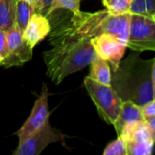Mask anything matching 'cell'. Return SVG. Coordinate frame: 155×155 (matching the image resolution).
<instances>
[{
  "label": "cell",
  "mask_w": 155,
  "mask_h": 155,
  "mask_svg": "<svg viewBox=\"0 0 155 155\" xmlns=\"http://www.w3.org/2000/svg\"><path fill=\"white\" fill-rule=\"evenodd\" d=\"M108 14L106 9L94 13L67 10L50 20L49 43L52 48L43 55L46 74L55 84L90 65L98 57L91 40L104 33L103 24Z\"/></svg>",
  "instance_id": "cell-1"
},
{
  "label": "cell",
  "mask_w": 155,
  "mask_h": 155,
  "mask_svg": "<svg viewBox=\"0 0 155 155\" xmlns=\"http://www.w3.org/2000/svg\"><path fill=\"white\" fill-rule=\"evenodd\" d=\"M153 59L143 60L139 54H131L112 70L111 86L122 101L129 100L143 106L153 99Z\"/></svg>",
  "instance_id": "cell-2"
},
{
  "label": "cell",
  "mask_w": 155,
  "mask_h": 155,
  "mask_svg": "<svg viewBox=\"0 0 155 155\" xmlns=\"http://www.w3.org/2000/svg\"><path fill=\"white\" fill-rule=\"evenodd\" d=\"M84 84L91 96L99 115L109 124L114 126L122 107V99L111 85L102 84L90 77H85Z\"/></svg>",
  "instance_id": "cell-3"
},
{
  "label": "cell",
  "mask_w": 155,
  "mask_h": 155,
  "mask_svg": "<svg viewBox=\"0 0 155 155\" xmlns=\"http://www.w3.org/2000/svg\"><path fill=\"white\" fill-rule=\"evenodd\" d=\"M127 47L136 52H155V19L138 14H132Z\"/></svg>",
  "instance_id": "cell-4"
},
{
  "label": "cell",
  "mask_w": 155,
  "mask_h": 155,
  "mask_svg": "<svg viewBox=\"0 0 155 155\" xmlns=\"http://www.w3.org/2000/svg\"><path fill=\"white\" fill-rule=\"evenodd\" d=\"M118 136L125 142L128 155H150L155 142L144 120L125 125Z\"/></svg>",
  "instance_id": "cell-5"
},
{
  "label": "cell",
  "mask_w": 155,
  "mask_h": 155,
  "mask_svg": "<svg viewBox=\"0 0 155 155\" xmlns=\"http://www.w3.org/2000/svg\"><path fill=\"white\" fill-rule=\"evenodd\" d=\"M64 139L65 136L60 131L53 128L48 123L20 142L13 154L38 155L51 143L64 142Z\"/></svg>",
  "instance_id": "cell-6"
},
{
  "label": "cell",
  "mask_w": 155,
  "mask_h": 155,
  "mask_svg": "<svg viewBox=\"0 0 155 155\" xmlns=\"http://www.w3.org/2000/svg\"><path fill=\"white\" fill-rule=\"evenodd\" d=\"M48 88L45 84H43L41 94L35 100L34 107L27 120L24 123L21 128L15 133L19 139V143L24 141L28 135L39 130L49 123V106H48Z\"/></svg>",
  "instance_id": "cell-7"
},
{
  "label": "cell",
  "mask_w": 155,
  "mask_h": 155,
  "mask_svg": "<svg viewBox=\"0 0 155 155\" xmlns=\"http://www.w3.org/2000/svg\"><path fill=\"white\" fill-rule=\"evenodd\" d=\"M91 43L97 56L107 61L112 70L119 65L127 48L125 42L107 33H102L94 36Z\"/></svg>",
  "instance_id": "cell-8"
},
{
  "label": "cell",
  "mask_w": 155,
  "mask_h": 155,
  "mask_svg": "<svg viewBox=\"0 0 155 155\" xmlns=\"http://www.w3.org/2000/svg\"><path fill=\"white\" fill-rule=\"evenodd\" d=\"M9 55L1 62V64L5 67L20 66L28 62L32 58L33 48L25 42L23 37L22 31L15 24L12 27L5 31Z\"/></svg>",
  "instance_id": "cell-9"
},
{
  "label": "cell",
  "mask_w": 155,
  "mask_h": 155,
  "mask_svg": "<svg viewBox=\"0 0 155 155\" xmlns=\"http://www.w3.org/2000/svg\"><path fill=\"white\" fill-rule=\"evenodd\" d=\"M50 32L51 23L49 17L35 12L30 18L25 29L23 31V37L25 42L34 48L39 42L45 39Z\"/></svg>",
  "instance_id": "cell-10"
},
{
  "label": "cell",
  "mask_w": 155,
  "mask_h": 155,
  "mask_svg": "<svg viewBox=\"0 0 155 155\" xmlns=\"http://www.w3.org/2000/svg\"><path fill=\"white\" fill-rule=\"evenodd\" d=\"M131 17V12H127L121 15H111L109 13L104 18L103 24L104 33L114 35L127 44V40L130 34Z\"/></svg>",
  "instance_id": "cell-11"
},
{
  "label": "cell",
  "mask_w": 155,
  "mask_h": 155,
  "mask_svg": "<svg viewBox=\"0 0 155 155\" xmlns=\"http://www.w3.org/2000/svg\"><path fill=\"white\" fill-rule=\"evenodd\" d=\"M143 120H144V118L141 111V106L129 100L123 101L118 120L114 124V128L117 133V135L119 134V133L121 132L124 126L127 124L138 123Z\"/></svg>",
  "instance_id": "cell-12"
},
{
  "label": "cell",
  "mask_w": 155,
  "mask_h": 155,
  "mask_svg": "<svg viewBox=\"0 0 155 155\" xmlns=\"http://www.w3.org/2000/svg\"><path fill=\"white\" fill-rule=\"evenodd\" d=\"M90 73L88 77L105 85H111L112 70L109 63L100 57H97L90 64Z\"/></svg>",
  "instance_id": "cell-13"
},
{
  "label": "cell",
  "mask_w": 155,
  "mask_h": 155,
  "mask_svg": "<svg viewBox=\"0 0 155 155\" xmlns=\"http://www.w3.org/2000/svg\"><path fill=\"white\" fill-rule=\"evenodd\" d=\"M16 0H0V29L6 31L15 24Z\"/></svg>",
  "instance_id": "cell-14"
},
{
  "label": "cell",
  "mask_w": 155,
  "mask_h": 155,
  "mask_svg": "<svg viewBox=\"0 0 155 155\" xmlns=\"http://www.w3.org/2000/svg\"><path fill=\"white\" fill-rule=\"evenodd\" d=\"M35 13V5L25 0H16L15 25L22 31V33L25 29L30 18Z\"/></svg>",
  "instance_id": "cell-15"
},
{
  "label": "cell",
  "mask_w": 155,
  "mask_h": 155,
  "mask_svg": "<svg viewBox=\"0 0 155 155\" xmlns=\"http://www.w3.org/2000/svg\"><path fill=\"white\" fill-rule=\"evenodd\" d=\"M130 12L146 16L155 14V0H133Z\"/></svg>",
  "instance_id": "cell-16"
},
{
  "label": "cell",
  "mask_w": 155,
  "mask_h": 155,
  "mask_svg": "<svg viewBox=\"0 0 155 155\" xmlns=\"http://www.w3.org/2000/svg\"><path fill=\"white\" fill-rule=\"evenodd\" d=\"M105 9L111 15H121L130 12L133 0H102Z\"/></svg>",
  "instance_id": "cell-17"
},
{
  "label": "cell",
  "mask_w": 155,
  "mask_h": 155,
  "mask_svg": "<svg viewBox=\"0 0 155 155\" xmlns=\"http://www.w3.org/2000/svg\"><path fill=\"white\" fill-rule=\"evenodd\" d=\"M80 1L81 0H54L49 10V15L53 12L59 9H64L76 13L80 11Z\"/></svg>",
  "instance_id": "cell-18"
},
{
  "label": "cell",
  "mask_w": 155,
  "mask_h": 155,
  "mask_svg": "<svg viewBox=\"0 0 155 155\" xmlns=\"http://www.w3.org/2000/svg\"><path fill=\"white\" fill-rule=\"evenodd\" d=\"M104 155H128L125 142L120 136L116 140L110 143L104 149Z\"/></svg>",
  "instance_id": "cell-19"
},
{
  "label": "cell",
  "mask_w": 155,
  "mask_h": 155,
  "mask_svg": "<svg viewBox=\"0 0 155 155\" xmlns=\"http://www.w3.org/2000/svg\"><path fill=\"white\" fill-rule=\"evenodd\" d=\"M8 55H9V47H8L6 34L5 31L0 29V56L4 60Z\"/></svg>",
  "instance_id": "cell-20"
},
{
  "label": "cell",
  "mask_w": 155,
  "mask_h": 155,
  "mask_svg": "<svg viewBox=\"0 0 155 155\" xmlns=\"http://www.w3.org/2000/svg\"><path fill=\"white\" fill-rule=\"evenodd\" d=\"M54 0H39L36 6H35V12L41 13L45 16H49V10L53 4Z\"/></svg>",
  "instance_id": "cell-21"
},
{
  "label": "cell",
  "mask_w": 155,
  "mask_h": 155,
  "mask_svg": "<svg viewBox=\"0 0 155 155\" xmlns=\"http://www.w3.org/2000/svg\"><path fill=\"white\" fill-rule=\"evenodd\" d=\"M141 111L144 119L148 117L155 116V99L153 98L152 101L148 102L147 104L141 106Z\"/></svg>",
  "instance_id": "cell-22"
},
{
  "label": "cell",
  "mask_w": 155,
  "mask_h": 155,
  "mask_svg": "<svg viewBox=\"0 0 155 155\" xmlns=\"http://www.w3.org/2000/svg\"><path fill=\"white\" fill-rule=\"evenodd\" d=\"M145 123L148 125V128L152 134L153 139L155 142V116H152V117H148L146 119H144Z\"/></svg>",
  "instance_id": "cell-23"
},
{
  "label": "cell",
  "mask_w": 155,
  "mask_h": 155,
  "mask_svg": "<svg viewBox=\"0 0 155 155\" xmlns=\"http://www.w3.org/2000/svg\"><path fill=\"white\" fill-rule=\"evenodd\" d=\"M152 80H153V98L155 99V58L153 59V64L152 68Z\"/></svg>",
  "instance_id": "cell-24"
},
{
  "label": "cell",
  "mask_w": 155,
  "mask_h": 155,
  "mask_svg": "<svg viewBox=\"0 0 155 155\" xmlns=\"http://www.w3.org/2000/svg\"><path fill=\"white\" fill-rule=\"evenodd\" d=\"M25 1H26V2H28V3H30V4H32L33 5H35V6H36V5H37V3H38L39 0H25Z\"/></svg>",
  "instance_id": "cell-25"
},
{
  "label": "cell",
  "mask_w": 155,
  "mask_h": 155,
  "mask_svg": "<svg viewBox=\"0 0 155 155\" xmlns=\"http://www.w3.org/2000/svg\"><path fill=\"white\" fill-rule=\"evenodd\" d=\"M2 60H3V59H2V57L0 56V64H1V62H2Z\"/></svg>",
  "instance_id": "cell-26"
}]
</instances>
